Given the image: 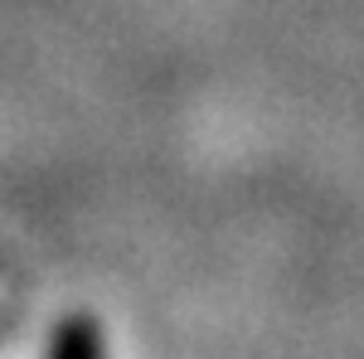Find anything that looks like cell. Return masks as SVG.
Returning <instances> with one entry per match:
<instances>
[{
  "instance_id": "cell-1",
  "label": "cell",
  "mask_w": 364,
  "mask_h": 359,
  "mask_svg": "<svg viewBox=\"0 0 364 359\" xmlns=\"http://www.w3.org/2000/svg\"><path fill=\"white\" fill-rule=\"evenodd\" d=\"M102 350H107V335L92 316H63L44 340L49 359H97Z\"/></svg>"
}]
</instances>
